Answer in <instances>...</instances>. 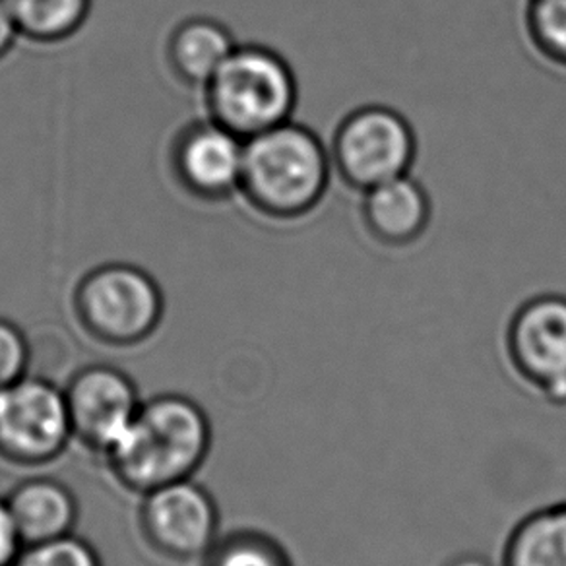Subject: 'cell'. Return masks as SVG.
<instances>
[{"label": "cell", "mask_w": 566, "mask_h": 566, "mask_svg": "<svg viewBox=\"0 0 566 566\" xmlns=\"http://www.w3.org/2000/svg\"><path fill=\"white\" fill-rule=\"evenodd\" d=\"M244 140L208 117L185 126L171 146V171L182 190L205 202L239 192Z\"/></svg>", "instance_id": "obj_10"}, {"label": "cell", "mask_w": 566, "mask_h": 566, "mask_svg": "<svg viewBox=\"0 0 566 566\" xmlns=\"http://www.w3.org/2000/svg\"><path fill=\"white\" fill-rule=\"evenodd\" d=\"M17 30L35 43L69 40L86 24L92 0H4Z\"/></svg>", "instance_id": "obj_15"}, {"label": "cell", "mask_w": 566, "mask_h": 566, "mask_svg": "<svg viewBox=\"0 0 566 566\" xmlns=\"http://www.w3.org/2000/svg\"><path fill=\"white\" fill-rule=\"evenodd\" d=\"M524 24L535 51L566 69V0H526Z\"/></svg>", "instance_id": "obj_17"}, {"label": "cell", "mask_w": 566, "mask_h": 566, "mask_svg": "<svg viewBox=\"0 0 566 566\" xmlns=\"http://www.w3.org/2000/svg\"><path fill=\"white\" fill-rule=\"evenodd\" d=\"M332 171L323 138L292 118L244 140L239 192L266 218L300 220L323 202Z\"/></svg>", "instance_id": "obj_2"}, {"label": "cell", "mask_w": 566, "mask_h": 566, "mask_svg": "<svg viewBox=\"0 0 566 566\" xmlns=\"http://www.w3.org/2000/svg\"><path fill=\"white\" fill-rule=\"evenodd\" d=\"M198 566H293L292 555L274 535L252 527L221 534Z\"/></svg>", "instance_id": "obj_16"}, {"label": "cell", "mask_w": 566, "mask_h": 566, "mask_svg": "<svg viewBox=\"0 0 566 566\" xmlns=\"http://www.w3.org/2000/svg\"><path fill=\"white\" fill-rule=\"evenodd\" d=\"M332 169L349 189H373L409 174L417 138L408 118L385 105H363L342 118L332 136Z\"/></svg>", "instance_id": "obj_5"}, {"label": "cell", "mask_w": 566, "mask_h": 566, "mask_svg": "<svg viewBox=\"0 0 566 566\" xmlns=\"http://www.w3.org/2000/svg\"><path fill=\"white\" fill-rule=\"evenodd\" d=\"M18 35L20 33H18L17 24H14V20L10 17L4 0H0V61L12 51Z\"/></svg>", "instance_id": "obj_21"}, {"label": "cell", "mask_w": 566, "mask_h": 566, "mask_svg": "<svg viewBox=\"0 0 566 566\" xmlns=\"http://www.w3.org/2000/svg\"><path fill=\"white\" fill-rule=\"evenodd\" d=\"M12 566H103L92 543L76 534L24 545Z\"/></svg>", "instance_id": "obj_18"}, {"label": "cell", "mask_w": 566, "mask_h": 566, "mask_svg": "<svg viewBox=\"0 0 566 566\" xmlns=\"http://www.w3.org/2000/svg\"><path fill=\"white\" fill-rule=\"evenodd\" d=\"M447 566H493L489 563L488 558L475 555V553H465V555H458L452 558Z\"/></svg>", "instance_id": "obj_22"}, {"label": "cell", "mask_w": 566, "mask_h": 566, "mask_svg": "<svg viewBox=\"0 0 566 566\" xmlns=\"http://www.w3.org/2000/svg\"><path fill=\"white\" fill-rule=\"evenodd\" d=\"M4 501L22 547L74 534L78 524V499L56 478L32 475L18 481Z\"/></svg>", "instance_id": "obj_12"}, {"label": "cell", "mask_w": 566, "mask_h": 566, "mask_svg": "<svg viewBox=\"0 0 566 566\" xmlns=\"http://www.w3.org/2000/svg\"><path fill=\"white\" fill-rule=\"evenodd\" d=\"M72 441L63 388L25 375L0 390V462L32 470L53 464Z\"/></svg>", "instance_id": "obj_6"}, {"label": "cell", "mask_w": 566, "mask_h": 566, "mask_svg": "<svg viewBox=\"0 0 566 566\" xmlns=\"http://www.w3.org/2000/svg\"><path fill=\"white\" fill-rule=\"evenodd\" d=\"M63 392L74 442L102 458L125 434L142 403L133 378L105 363L76 370Z\"/></svg>", "instance_id": "obj_9"}, {"label": "cell", "mask_w": 566, "mask_h": 566, "mask_svg": "<svg viewBox=\"0 0 566 566\" xmlns=\"http://www.w3.org/2000/svg\"><path fill=\"white\" fill-rule=\"evenodd\" d=\"M514 370L551 403L566 406V297L535 295L522 303L506 328Z\"/></svg>", "instance_id": "obj_8"}, {"label": "cell", "mask_w": 566, "mask_h": 566, "mask_svg": "<svg viewBox=\"0 0 566 566\" xmlns=\"http://www.w3.org/2000/svg\"><path fill=\"white\" fill-rule=\"evenodd\" d=\"M136 526L156 557L190 565L220 537L221 514L212 493L192 478L140 495Z\"/></svg>", "instance_id": "obj_7"}, {"label": "cell", "mask_w": 566, "mask_h": 566, "mask_svg": "<svg viewBox=\"0 0 566 566\" xmlns=\"http://www.w3.org/2000/svg\"><path fill=\"white\" fill-rule=\"evenodd\" d=\"M235 48L233 35L218 20L189 18L171 33L167 61L181 82L205 87Z\"/></svg>", "instance_id": "obj_13"}, {"label": "cell", "mask_w": 566, "mask_h": 566, "mask_svg": "<svg viewBox=\"0 0 566 566\" xmlns=\"http://www.w3.org/2000/svg\"><path fill=\"white\" fill-rule=\"evenodd\" d=\"M20 549L22 542L10 516L9 504L4 496H0V566H12Z\"/></svg>", "instance_id": "obj_20"}, {"label": "cell", "mask_w": 566, "mask_h": 566, "mask_svg": "<svg viewBox=\"0 0 566 566\" xmlns=\"http://www.w3.org/2000/svg\"><path fill=\"white\" fill-rule=\"evenodd\" d=\"M212 421L185 394L142 400L125 434L103 457L111 475L134 495L192 480L212 450Z\"/></svg>", "instance_id": "obj_1"}, {"label": "cell", "mask_w": 566, "mask_h": 566, "mask_svg": "<svg viewBox=\"0 0 566 566\" xmlns=\"http://www.w3.org/2000/svg\"><path fill=\"white\" fill-rule=\"evenodd\" d=\"M202 90L208 117L243 140L292 120L300 97L290 63L254 43L237 45Z\"/></svg>", "instance_id": "obj_3"}, {"label": "cell", "mask_w": 566, "mask_h": 566, "mask_svg": "<svg viewBox=\"0 0 566 566\" xmlns=\"http://www.w3.org/2000/svg\"><path fill=\"white\" fill-rule=\"evenodd\" d=\"M74 315L82 331L109 347L140 346L158 332L166 300L142 268L111 262L94 268L74 290Z\"/></svg>", "instance_id": "obj_4"}, {"label": "cell", "mask_w": 566, "mask_h": 566, "mask_svg": "<svg viewBox=\"0 0 566 566\" xmlns=\"http://www.w3.org/2000/svg\"><path fill=\"white\" fill-rule=\"evenodd\" d=\"M30 344L24 332L0 318V390L24 378L30 369Z\"/></svg>", "instance_id": "obj_19"}, {"label": "cell", "mask_w": 566, "mask_h": 566, "mask_svg": "<svg viewBox=\"0 0 566 566\" xmlns=\"http://www.w3.org/2000/svg\"><path fill=\"white\" fill-rule=\"evenodd\" d=\"M501 566H566V503L520 520L504 543Z\"/></svg>", "instance_id": "obj_14"}, {"label": "cell", "mask_w": 566, "mask_h": 566, "mask_svg": "<svg viewBox=\"0 0 566 566\" xmlns=\"http://www.w3.org/2000/svg\"><path fill=\"white\" fill-rule=\"evenodd\" d=\"M431 216V198L409 174L363 192V226L378 244L390 249L417 243L429 228Z\"/></svg>", "instance_id": "obj_11"}]
</instances>
